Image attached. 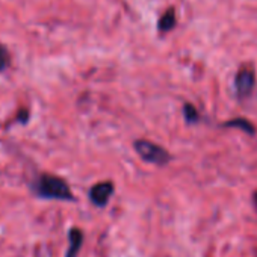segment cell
<instances>
[{
	"label": "cell",
	"instance_id": "52a82bcc",
	"mask_svg": "<svg viewBox=\"0 0 257 257\" xmlns=\"http://www.w3.org/2000/svg\"><path fill=\"white\" fill-rule=\"evenodd\" d=\"M225 125L227 127H240V128H243V131L246 132V134H251V135H254V127L251 125V122L249 121H246V119H231V121H228V122H225Z\"/></svg>",
	"mask_w": 257,
	"mask_h": 257
},
{
	"label": "cell",
	"instance_id": "277c9868",
	"mask_svg": "<svg viewBox=\"0 0 257 257\" xmlns=\"http://www.w3.org/2000/svg\"><path fill=\"white\" fill-rule=\"evenodd\" d=\"M113 194V183L112 182H101L97 183L91 188L89 191V198L92 201V204L98 206V207H104L109 201V198Z\"/></svg>",
	"mask_w": 257,
	"mask_h": 257
},
{
	"label": "cell",
	"instance_id": "8992f818",
	"mask_svg": "<svg viewBox=\"0 0 257 257\" xmlns=\"http://www.w3.org/2000/svg\"><path fill=\"white\" fill-rule=\"evenodd\" d=\"M176 26V14H174V10H168L159 20V31L161 32H168L171 31L173 28Z\"/></svg>",
	"mask_w": 257,
	"mask_h": 257
},
{
	"label": "cell",
	"instance_id": "5b68a950",
	"mask_svg": "<svg viewBox=\"0 0 257 257\" xmlns=\"http://www.w3.org/2000/svg\"><path fill=\"white\" fill-rule=\"evenodd\" d=\"M70 246H68V251H67V257H76L80 246H82V242H83V234L79 228H71L70 230Z\"/></svg>",
	"mask_w": 257,
	"mask_h": 257
},
{
	"label": "cell",
	"instance_id": "7a4b0ae2",
	"mask_svg": "<svg viewBox=\"0 0 257 257\" xmlns=\"http://www.w3.org/2000/svg\"><path fill=\"white\" fill-rule=\"evenodd\" d=\"M135 152L141 156V159H144L149 164H155L159 167H164L167 164H170L171 161V155L161 146L146 141V140H138L134 144Z\"/></svg>",
	"mask_w": 257,
	"mask_h": 257
},
{
	"label": "cell",
	"instance_id": "3957f363",
	"mask_svg": "<svg viewBox=\"0 0 257 257\" xmlns=\"http://www.w3.org/2000/svg\"><path fill=\"white\" fill-rule=\"evenodd\" d=\"M254 83H255V76L252 73V70L249 68H243L240 70L236 76H234V82H233V86H234V92L239 98H245L251 94L252 88H254Z\"/></svg>",
	"mask_w": 257,
	"mask_h": 257
},
{
	"label": "cell",
	"instance_id": "ba28073f",
	"mask_svg": "<svg viewBox=\"0 0 257 257\" xmlns=\"http://www.w3.org/2000/svg\"><path fill=\"white\" fill-rule=\"evenodd\" d=\"M11 64V55H10V50L4 46L0 44V73L5 71Z\"/></svg>",
	"mask_w": 257,
	"mask_h": 257
},
{
	"label": "cell",
	"instance_id": "9c48e42d",
	"mask_svg": "<svg viewBox=\"0 0 257 257\" xmlns=\"http://www.w3.org/2000/svg\"><path fill=\"white\" fill-rule=\"evenodd\" d=\"M183 115H185V119H186L188 122H197V121L200 119L198 110H197L192 104H189V103H186V104L183 106Z\"/></svg>",
	"mask_w": 257,
	"mask_h": 257
},
{
	"label": "cell",
	"instance_id": "6da1fadb",
	"mask_svg": "<svg viewBox=\"0 0 257 257\" xmlns=\"http://www.w3.org/2000/svg\"><path fill=\"white\" fill-rule=\"evenodd\" d=\"M32 189L40 198L62 200V201H73L74 200V197L71 194V189L67 185V182L56 177V176H50V174L40 176L34 182Z\"/></svg>",
	"mask_w": 257,
	"mask_h": 257
}]
</instances>
